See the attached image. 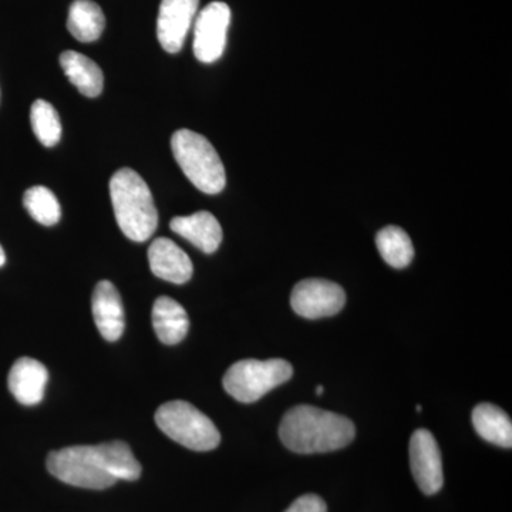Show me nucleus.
Masks as SVG:
<instances>
[{"label": "nucleus", "instance_id": "obj_5", "mask_svg": "<svg viewBox=\"0 0 512 512\" xmlns=\"http://www.w3.org/2000/svg\"><path fill=\"white\" fill-rule=\"evenodd\" d=\"M156 423L165 436L190 450L211 451L220 446V431L210 417L183 400L158 407Z\"/></svg>", "mask_w": 512, "mask_h": 512}, {"label": "nucleus", "instance_id": "obj_21", "mask_svg": "<svg viewBox=\"0 0 512 512\" xmlns=\"http://www.w3.org/2000/svg\"><path fill=\"white\" fill-rule=\"evenodd\" d=\"M23 204L30 217L45 227H53L62 217V208L56 195L42 185L29 188L23 197Z\"/></svg>", "mask_w": 512, "mask_h": 512}, {"label": "nucleus", "instance_id": "obj_15", "mask_svg": "<svg viewBox=\"0 0 512 512\" xmlns=\"http://www.w3.org/2000/svg\"><path fill=\"white\" fill-rule=\"evenodd\" d=\"M154 330L164 345H177L187 336L190 319L183 306L168 296H160L153 306Z\"/></svg>", "mask_w": 512, "mask_h": 512}, {"label": "nucleus", "instance_id": "obj_2", "mask_svg": "<svg viewBox=\"0 0 512 512\" xmlns=\"http://www.w3.org/2000/svg\"><path fill=\"white\" fill-rule=\"evenodd\" d=\"M356 436L355 424L340 414L313 406H296L286 412L279 437L298 454L329 453L348 447Z\"/></svg>", "mask_w": 512, "mask_h": 512}, {"label": "nucleus", "instance_id": "obj_4", "mask_svg": "<svg viewBox=\"0 0 512 512\" xmlns=\"http://www.w3.org/2000/svg\"><path fill=\"white\" fill-rule=\"evenodd\" d=\"M171 150L185 177L205 194H220L227 184L224 164L214 146L195 131H175Z\"/></svg>", "mask_w": 512, "mask_h": 512}, {"label": "nucleus", "instance_id": "obj_12", "mask_svg": "<svg viewBox=\"0 0 512 512\" xmlns=\"http://www.w3.org/2000/svg\"><path fill=\"white\" fill-rule=\"evenodd\" d=\"M148 262L157 278L175 285L190 281L194 272L190 256L168 238L154 239L148 249Z\"/></svg>", "mask_w": 512, "mask_h": 512}, {"label": "nucleus", "instance_id": "obj_18", "mask_svg": "<svg viewBox=\"0 0 512 512\" xmlns=\"http://www.w3.org/2000/svg\"><path fill=\"white\" fill-rule=\"evenodd\" d=\"M106 26L103 10L93 0H76L70 6L67 29L79 42L92 43Z\"/></svg>", "mask_w": 512, "mask_h": 512}, {"label": "nucleus", "instance_id": "obj_9", "mask_svg": "<svg viewBox=\"0 0 512 512\" xmlns=\"http://www.w3.org/2000/svg\"><path fill=\"white\" fill-rule=\"evenodd\" d=\"M410 467L414 481L426 495L439 493L443 487V461L439 444L429 430H416L410 440Z\"/></svg>", "mask_w": 512, "mask_h": 512}, {"label": "nucleus", "instance_id": "obj_10", "mask_svg": "<svg viewBox=\"0 0 512 512\" xmlns=\"http://www.w3.org/2000/svg\"><path fill=\"white\" fill-rule=\"evenodd\" d=\"M200 0H161L157 20V37L168 53L183 49L192 22L197 16Z\"/></svg>", "mask_w": 512, "mask_h": 512}, {"label": "nucleus", "instance_id": "obj_20", "mask_svg": "<svg viewBox=\"0 0 512 512\" xmlns=\"http://www.w3.org/2000/svg\"><path fill=\"white\" fill-rule=\"evenodd\" d=\"M30 123L37 140L45 147H55L62 138V121L49 101L36 100L32 104Z\"/></svg>", "mask_w": 512, "mask_h": 512}, {"label": "nucleus", "instance_id": "obj_23", "mask_svg": "<svg viewBox=\"0 0 512 512\" xmlns=\"http://www.w3.org/2000/svg\"><path fill=\"white\" fill-rule=\"evenodd\" d=\"M6 264V255L5 251H3L2 245H0V268Z\"/></svg>", "mask_w": 512, "mask_h": 512}, {"label": "nucleus", "instance_id": "obj_8", "mask_svg": "<svg viewBox=\"0 0 512 512\" xmlns=\"http://www.w3.org/2000/svg\"><path fill=\"white\" fill-rule=\"evenodd\" d=\"M231 23L227 3L212 2L201 10L195 20L194 55L201 63H214L224 55Z\"/></svg>", "mask_w": 512, "mask_h": 512}, {"label": "nucleus", "instance_id": "obj_1", "mask_svg": "<svg viewBox=\"0 0 512 512\" xmlns=\"http://www.w3.org/2000/svg\"><path fill=\"white\" fill-rule=\"evenodd\" d=\"M46 466L57 480L89 490H106L119 480L136 481L141 476V464L124 441L52 451Z\"/></svg>", "mask_w": 512, "mask_h": 512}, {"label": "nucleus", "instance_id": "obj_19", "mask_svg": "<svg viewBox=\"0 0 512 512\" xmlns=\"http://www.w3.org/2000/svg\"><path fill=\"white\" fill-rule=\"evenodd\" d=\"M377 249L384 261L396 269H403L412 264L414 248L412 239L404 229L389 225L380 229L376 237Z\"/></svg>", "mask_w": 512, "mask_h": 512}, {"label": "nucleus", "instance_id": "obj_16", "mask_svg": "<svg viewBox=\"0 0 512 512\" xmlns=\"http://www.w3.org/2000/svg\"><path fill=\"white\" fill-rule=\"evenodd\" d=\"M60 66L69 82L83 96L93 99L103 92V72H101L99 64L94 63L89 57L79 52H73V50H67L60 56Z\"/></svg>", "mask_w": 512, "mask_h": 512}, {"label": "nucleus", "instance_id": "obj_11", "mask_svg": "<svg viewBox=\"0 0 512 512\" xmlns=\"http://www.w3.org/2000/svg\"><path fill=\"white\" fill-rule=\"evenodd\" d=\"M92 311L97 329L107 342H117L126 328L123 301L116 286L100 281L93 292Z\"/></svg>", "mask_w": 512, "mask_h": 512}, {"label": "nucleus", "instance_id": "obj_3", "mask_svg": "<svg viewBox=\"0 0 512 512\" xmlns=\"http://www.w3.org/2000/svg\"><path fill=\"white\" fill-rule=\"evenodd\" d=\"M110 198L117 224L134 242H146L158 227V212L146 181L131 168H121L110 180Z\"/></svg>", "mask_w": 512, "mask_h": 512}, {"label": "nucleus", "instance_id": "obj_14", "mask_svg": "<svg viewBox=\"0 0 512 512\" xmlns=\"http://www.w3.org/2000/svg\"><path fill=\"white\" fill-rule=\"evenodd\" d=\"M170 228L205 254H214L220 248L222 228L211 212L200 211L187 217H175Z\"/></svg>", "mask_w": 512, "mask_h": 512}, {"label": "nucleus", "instance_id": "obj_17", "mask_svg": "<svg viewBox=\"0 0 512 512\" xmlns=\"http://www.w3.org/2000/svg\"><path fill=\"white\" fill-rule=\"evenodd\" d=\"M473 426L488 443L504 448L512 447L510 416L494 404H478L473 412Z\"/></svg>", "mask_w": 512, "mask_h": 512}, {"label": "nucleus", "instance_id": "obj_22", "mask_svg": "<svg viewBox=\"0 0 512 512\" xmlns=\"http://www.w3.org/2000/svg\"><path fill=\"white\" fill-rule=\"evenodd\" d=\"M285 512H328V507L319 495L305 494L293 501Z\"/></svg>", "mask_w": 512, "mask_h": 512}, {"label": "nucleus", "instance_id": "obj_7", "mask_svg": "<svg viewBox=\"0 0 512 512\" xmlns=\"http://www.w3.org/2000/svg\"><path fill=\"white\" fill-rule=\"evenodd\" d=\"M346 293L342 286L326 279H305L293 288V311L306 319L329 318L345 308Z\"/></svg>", "mask_w": 512, "mask_h": 512}, {"label": "nucleus", "instance_id": "obj_24", "mask_svg": "<svg viewBox=\"0 0 512 512\" xmlns=\"http://www.w3.org/2000/svg\"><path fill=\"white\" fill-rule=\"evenodd\" d=\"M323 392H325V389H323V386H318V389H316V394H322Z\"/></svg>", "mask_w": 512, "mask_h": 512}, {"label": "nucleus", "instance_id": "obj_13", "mask_svg": "<svg viewBox=\"0 0 512 512\" xmlns=\"http://www.w3.org/2000/svg\"><path fill=\"white\" fill-rule=\"evenodd\" d=\"M49 372L39 360L20 357L10 369L8 384L10 393L19 403L35 406L45 397Z\"/></svg>", "mask_w": 512, "mask_h": 512}, {"label": "nucleus", "instance_id": "obj_6", "mask_svg": "<svg viewBox=\"0 0 512 512\" xmlns=\"http://www.w3.org/2000/svg\"><path fill=\"white\" fill-rule=\"evenodd\" d=\"M292 375V365L284 359L239 360L229 367L222 384L238 402L254 403L291 380Z\"/></svg>", "mask_w": 512, "mask_h": 512}]
</instances>
